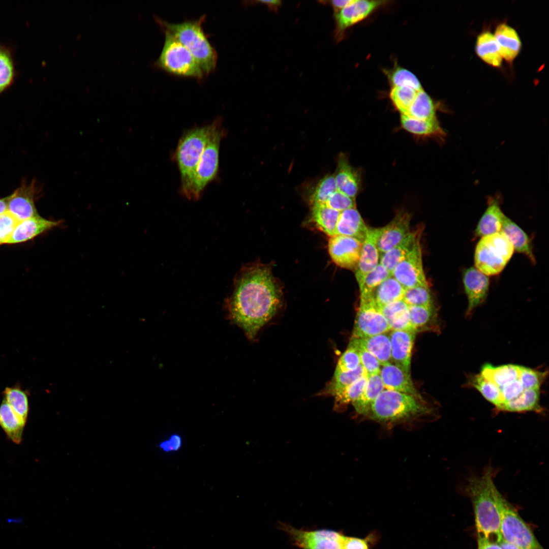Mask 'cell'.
<instances>
[{
	"label": "cell",
	"instance_id": "11",
	"mask_svg": "<svg viewBox=\"0 0 549 549\" xmlns=\"http://www.w3.org/2000/svg\"><path fill=\"white\" fill-rule=\"evenodd\" d=\"M387 2L384 1L354 0L350 5L334 12V36L337 41L339 42L342 40L348 28L367 18Z\"/></svg>",
	"mask_w": 549,
	"mask_h": 549
},
{
	"label": "cell",
	"instance_id": "2",
	"mask_svg": "<svg viewBox=\"0 0 549 549\" xmlns=\"http://www.w3.org/2000/svg\"><path fill=\"white\" fill-rule=\"evenodd\" d=\"M498 491L491 468L481 476L472 477L466 487L473 508L478 535L497 542L501 539L500 513L496 499Z\"/></svg>",
	"mask_w": 549,
	"mask_h": 549
},
{
	"label": "cell",
	"instance_id": "48",
	"mask_svg": "<svg viewBox=\"0 0 549 549\" xmlns=\"http://www.w3.org/2000/svg\"><path fill=\"white\" fill-rule=\"evenodd\" d=\"M403 300L408 306H433V302L428 286H418L405 289Z\"/></svg>",
	"mask_w": 549,
	"mask_h": 549
},
{
	"label": "cell",
	"instance_id": "33",
	"mask_svg": "<svg viewBox=\"0 0 549 549\" xmlns=\"http://www.w3.org/2000/svg\"><path fill=\"white\" fill-rule=\"evenodd\" d=\"M475 49L477 55L487 64L494 67L501 66L503 58L495 36L490 32L485 31L478 35Z\"/></svg>",
	"mask_w": 549,
	"mask_h": 549
},
{
	"label": "cell",
	"instance_id": "46",
	"mask_svg": "<svg viewBox=\"0 0 549 549\" xmlns=\"http://www.w3.org/2000/svg\"><path fill=\"white\" fill-rule=\"evenodd\" d=\"M386 74L392 87L406 86L417 91L423 89L417 77L406 69L396 66L387 71Z\"/></svg>",
	"mask_w": 549,
	"mask_h": 549
},
{
	"label": "cell",
	"instance_id": "7",
	"mask_svg": "<svg viewBox=\"0 0 549 549\" xmlns=\"http://www.w3.org/2000/svg\"><path fill=\"white\" fill-rule=\"evenodd\" d=\"M514 252V249L502 232L482 237L477 243L474 262L477 269L486 276L499 273Z\"/></svg>",
	"mask_w": 549,
	"mask_h": 549
},
{
	"label": "cell",
	"instance_id": "55",
	"mask_svg": "<svg viewBox=\"0 0 549 549\" xmlns=\"http://www.w3.org/2000/svg\"><path fill=\"white\" fill-rule=\"evenodd\" d=\"M500 389L503 401L502 405L505 402L517 397L525 389L518 379L500 388Z\"/></svg>",
	"mask_w": 549,
	"mask_h": 549
},
{
	"label": "cell",
	"instance_id": "37",
	"mask_svg": "<svg viewBox=\"0 0 549 549\" xmlns=\"http://www.w3.org/2000/svg\"><path fill=\"white\" fill-rule=\"evenodd\" d=\"M519 373L520 365L506 364L496 367L487 363L482 367L480 374L501 388L518 379Z\"/></svg>",
	"mask_w": 549,
	"mask_h": 549
},
{
	"label": "cell",
	"instance_id": "8",
	"mask_svg": "<svg viewBox=\"0 0 549 549\" xmlns=\"http://www.w3.org/2000/svg\"><path fill=\"white\" fill-rule=\"evenodd\" d=\"M223 131L220 118L214 127L204 148L190 186L185 194L189 199H198L207 184L216 177L219 168V149Z\"/></svg>",
	"mask_w": 549,
	"mask_h": 549
},
{
	"label": "cell",
	"instance_id": "24",
	"mask_svg": "<svg viewBox=\"0 0 549 549\" xmlns=\"http://www.w3.org/2000/svg\"><path fill=\"white\" fill-rule=\"evenodd\" d=\"M368 229L359 212L352 208L341 212L335 235L351 237L362 243Z\"/></svg>",
	"mask_w": 549,
	"mask_h": 549
},
{
	"label": "cell",
	"instance_id": "47",
	"mask_svg": "<svg viewBox=\"0 0 549 549\" xmlns=\"http://www.w3.org/2000/svg\"><path fill=\"white\" fill-rule=\"evenodd\" d=\"M368 380L367 374H364L336 395L335 408H341L355 401L364 390Z\"/></svg>",
	"mask_w": 549,
	"mask_h": 549
},
{
	"label": "cell",
	"instance_id": "41",
	"mask_svg": "<svg viewBox=\"0 0 549 549\" xmlns=\"http://www.w3.org/2000/svg\"><path fill=\"white\" fill-rule=\"evenodd\" d=\"M436 107L431 97L423 89L417 91L416 97L407 114L409 117L418 119L426 120L434 118Z\"/></svg>",
	"mask_w": 549,
	"mask_h": 549
},
{
	"label": "cell",
	"instance_id": "1",
	"mask_svg": "<svg viewBox=\"0 0 549 549\" xmlns=\"http://www.w3.org/2000/svg\"><path fill=\"white\" fill-rule=\"evenodd\" d=\"M234 289L226 301L228 317L252 340L279 308L280 289L270 268L261 265L244 268Z\"/></svg>",
	"mask_w": 549,
	"mask_h": 549
},
{
	"label": "cell",
	"instance_id": "36",
	"mask_svg": "<svg viewBox=\"0 0 549 549\" xmlns=\"http://www.w3.org/2000/svg\"><path fill=\"white\" fill-rule=\"evenodd\" d=\"M539 399L540 389H524L517 397L504 403L499 410L515 412H541Z\"/></svg>",
	"mask_w": 549,
	"mask_h": 549
},
{
	"label": "cell",
	"instance_id": "3",
	"mask_svg": "<svg viewBox=\"0 0 549 549\" xmlns=\"http://www.w3.org/2000/svg\"><path fill=\"white\" fill-rule=\"evenodd\" d=\"M206 18L202 15L198 19L170 23L155 16V19L163 31L170 34L193 55L207 75L216 69L218 54L204 33L202 23Z\"/></svg>",
	"mask_w": 549,
	"mask_h": 549
},
{
	"label": "cell",
	"instance_id": "59",
	"mask_svg": "<svg viewBox=\"0 0 549 549\" xmlns=\"http://www.w3.org/2000/svg\"><path fill=\"white\" fill-rule=\"evenodd\" d=\"M354 1V0H333L328 2L333 8L334 12H336L350 5Z\"/></svg>",
	"mask_w": 549,
	"mask_h": 549
},
{
	"label": "cell",
	"instance_id": "34",
	"mask_svg": "<svg viewBox=\"0 0 549 549\" xmlns=\"http://www.w3.org/2000/svg\"><path fill=\"white\" fill-rule=\"evenodd\" d=\"M25 425L4 399L0 405V426L9 439L20 444Z\"/></svg>",
	"mask_w": 549,
	"mask_h": 549
},
{
	"label": "cell",
	"instance_id": "56",
	"mask_svg": "<svg viewBox=\"0 0 549 549\" xmlns=\"http://www.w3.org/2000/svg\"><path fill=\"white\" fill-rule=\"evenodd\" d=\"M182 445L181 437L177 434L171 435L167 440L161 442L159 444L160 448L164 452L176 451L179 449Z\"/></svg>",
	"mask_w": 549,
	"mask_h": 549
},
{
	"label": "cell",
	"instance_id": "53",
	"mask_svg": "<svg viewBox=\"0 0 549 549\" xmlns=\"http://www.w3.org/2000/svg\"><path fill=\"white\" fill-rule=\"evenodd\" d=\"M325 205L342 212L347 209L355 208L356 204L354 198L337 190L329 197Z\"/></svg>",
	"mask_w": 549,
	"mask_h": 549
},
{
	"label": "cell",
	"instance_id": "18",
	"mask_svg": "<svg viewBox=\"0 0 549 549\" xmlns=\"http://www.w3.org/2000/svg\"><path fill=\"white\" fill-rule=\"evenodd\" d=\"M380 228H369L362 243L360 255L355 269V275L360 287L366 276L379 263V253L377 247Z\"/></svg>",
	"mask_w": 549,
	"mask_h": 549
},
{
	"label": "cell",
	"instance_id": "10",
	"mask_svg": "<svg viewBox=\"0 0 549 549\" xmlns=\"http://www.w3.org/2000/svg\"><path fill=\"white\" fill-rule=\"evenodd\" d=\"M294 544L301 549H342L343 535L329 530L306 531L282 525Z\"/></svg>",
	"mask_w": 549,
	"mask_h": 549
},
{
	"label": "cell",
	"instance_id": "12",
	"mask_svg": "<svg viewBox=\"0 0 549 549\" xmlns=\"http://www.w3.org/2000/svg\"><path fill=\"white\" fill-rule=\"evenodd\" d=\"M391 276L405 288L428 286L422 264L420 242L395 267Z\"/></svg>",
	"mask_w": 549,
	"mask_h": 549
},
{
	"label": "cell",
	"instance_id": "26",
	"mask_svg": "<svg viewBox=\"0 0 549 549\" xmlns=\"http://www.w3.org/2000/svg\"><path fill=\"white\" fill-rule=\"evenodd\" d=\"M494 35L502 58L512 62L520 52L522 46L516 30L505 23H501L497 26Z\"/></svg>",
	"mask_w": 549,
	"mask_h": 549
},
{
	"label": "cell",
	"instance_id": "14",
	"mask_svg": "<svg viewBox=\"0 0 549 549\" xmlns=\"http://www.w3.org/2000/svg\"><path fill=\"white\" fill-rule=\"evenodd\" d=\"M328 247L335 264L344 268L355 269L360 258L361 242L351 237L335 235L330 237Z\"/></svg>",
	"mask_w": 549,
	"mask_h": 549
},
{
	"label": "cell",
	"instance_id": "51",
	"mask_svg": "<svg viewBox=\"0 0 549 549\" xmlns=\"http://www.w3.org/2000/svg\"><path fill=\"white\" fill-rule=\"evenodd\" d=\"M360 364V358L357 350L348 345L346 351L339 359L334 373L352 371L356 370Z\"/></svg>",
	"mask_w": 549,
	"mask_h": 549
},
{
	"label": "cell",
	"instance_id": "20",
	"mask_svg": "<svg viewBox=\"0 0 549 549\" xmlns=\"http://www.w3.org/2000/svg\"><path fill=\"white\" fill-rule=\"evenodd\" d=\"M404 291L405 288L391 276L370 292L361 294L360 303L372 304L379 309L403 299Z\"/></svg>",
	"mask_w": 549,
	"mask_h": 549
},
{
	"label": "cell",
	"instance_id": "54",
	"mask_svg": "<svg viewBox=\"0 0 549 549\" xmlns=\"http://www.w3.org/2000/svg\"><path fill=\"white\" fill-rule=\"evenodd\" d=\"M18 223L8 211L0 215V245L7 243Z\"/></svg>",
	"mask_w": 549,
	"mask_h": 549
},
{
	"label": "cell",
	"instance_id": "60",
	"mask_svg": "<svg viewBox=\"0 0 549 549\" xmlns=\"http://www.w3.org/2000/svg\"><path fill=\"white\" fill-rule=\"evenodd\" d=\"M258 2H259L260 3H261V4H264V5L267 6L268 7V8L271 9L272 10H274V11H276L277 9L278 8V7H279L281 5V1H278V0H277V1L276 0L261 1H258Z\"/></svg>",
	"mask_w": 549,
	"mask_h": 549
},
{
	"label": "cell",
	"instance_id": "39",
	"mask_svg": "<svg viewBox=\"0 0 549 549\" xmlns=\"http://www.w3.org/2000/svg\"><path fill=\"white\" fill-rule=\"evenodd\" d=\"M364 374H367L361 364L354 371L341 373H334L331 380L322 391L319 393V395L334 397L343 389Z\"/></svg>",
	"mask_w": 549,
	"mask_h": 549
},
{
	"label": "cell",
	"instance_id": "29",
	"mask_svg": "<svg viewBox=\"0 0 549 549\" xmlns=\"http://www.w3.org/2000/svg\"><path fill=\"white\" fill-rule=\"evenodd\" d=\"M507 237L514 251L527 256L533 263L535 259L530 240L526 232L515 223L505 216L501 231Z\"/></svg>",
	"mask_w": 549,
	"mask_h": 549
},
{
	"label": "cell",
	"instance_id": "50",
	"mask_svg": "<svg viewBox=\"0 0 549 549\" xmlns=\"http://www.w3.org/2000/svg\"><path fill=\"white\" fill-rule=\"evenodd\" d=\"M390 276L391 273L384 266L379 263L365 277L359 287L360 295L370 292Z\"/></svg>",
	"mask_w": 549,
	"mask_h": 549
},
{
	"label": "cell",
	"instance_id": "16",
	"mask_svg": "<svg viewBox=\"0 0 549 549\" xmlns=\"http://www.w3.org/2000/svg\"><path fill=\"white\" fill-rule=\"evenodd\" d=\"M35 183H23L8 196V211L19 222L38 215L35 205Z\"/></svg>",
	"mask_w": 549,
	"mask_h": 549
},
{
	"label": "cell",
	"instance_id": "49",
	"mask_svg": "<svg viewBox=\"0 0 549 549\" xmlns=\"http://www.w3.org/2000/svg\"><path fill=\"white\" fill-rule=\"evenodd\" d=\"M546 375L545 372L520 366L518 380L525 389H540Z\"/></svg>",
	"mask_w": 549,
	"mask_h": 549
},
{
	"label": "cell",
	"instance_id": "40",
	"mask_svg": "<svg viewBox=\"0 0 549 549\" xmlns=\"http://www.w3.org/2000/svg\"><path fill=\"white\" fill-rule=\"evenodd\" d=\"M4 399L19 419L25 424L29 411L27 394L19 386L7 387L4 391Z\"/></svg>",
	"mask_w": 549,
	"mask_h": 549
},
{
	"label": "cell",
	"instance_id": "61",
	"mask_svg": "<svg viewBox=\"0 0 549 549\" xmlns=\"http://www.w3.org/2000/svg\"><path fill=\"white\" fill-rule=\"evenodd\" d=\"M501 549H521L518 546L501 539L498 541Z\"/></svg>",
	"mask_w": 549,
	"mask_h": 549
},
{
	"label": "cell",
	"instance_id": "45",
	"mask_svg": "<svg viewBox=\"0 0 549 549\" xmlns=\"http://www.w3.org/2000/svg\"><path fill=\"white\" fill-rule=\"evenodd\" d=\"M337 187L333 175H327L321 179L312 190L310 196L311 205H325Z\"/></svg>",
	"mask_w": 549,
	"mask_h": 549
},
{
	"label": "cell",
	"instance_id": "57",
	"mask_svg": "<svg viewBox=\"0 0 549 549\" xmlns=\"http://www.w3.org/2000/svg\"><path fill=\"white\" fill-rule=\"evenodd\" d=\"M342 549H369L366 539L343 536Z\"/></svg>",
	"mask_w": 549,
	"mask_h": 549
},
{
	"label": "cell",
	"instance_id": "21",
	"mask_svg": "<svg viewBox=\"0 0 549 549\" xmlns=\"http://www.w3.org/2000/svg\"><path fill=\"white\" fill-rule=\"evenodd\" d=\"M380 375L386 389L409 394L423 401L415 387L410 373L404 372L391 363L383 366L380 369Z\"/></svg>",
	"mask_w": 549,
	"mask_h": 549
},
{
	"label": "cell",
	"instance_id": "52",
	"mask_svg": "<svg viewBox=\"0 0 549 549\" xmlns=\"http://www.w3.org/2000/svg\"><path fill=\"white\" fill-rule=\"evenodd\" d=\"M349 345L354 347L357 351L360 364L364 368L368 377L379 374L380 372V364L377 359L364 348L354 345L349 342Z\"/></svg>",
	"mask_w": 549,
	"mask_h": 549
},
{
	"label": "cell",
	"instance_id": "6",
	"mask_svg": "<svg viewBox=\"0 0 549 549\" xmlns=\"http://www.w3.org/2000/svg\"><path fill=\"white\" fill-rule=\"evenodd\" d=\"M163 32L164 44L155 66L175 76L202 79L205 75L193 55L170 34Z\"/></svg>",
	"mask_w": 549,
	"mask_h": 549
},
{
	"label": "cell",
	"instance_id": "44",
	"mask_svg": "<svg viewBox=\"0 0 549 549\" xmlns=\"http://www.w3.org/2000/svg\"><path fill=\"white\" fill-rule=\"evenodd\" d=\"M417 91L406 86H393L389 98L393 106L401 115H406L417 94Z\"/></svg>",
	"mask_w": 549,
	"mask_h": 549
},
{
	"label": "cell",
	"instance_id": "5",
	"mask_svg": "<svg viewBox=\"0 0 549 549\" xmlns=\"http://www.w3.org/2000/svg\"><path fill=\"white\" fill-rule=\"evenodd\" d=\"M213 127L214 122L207 126L194 128L187 131L179 140L175 159L180 175L181 190L184 195L190 186Z\"/></svg>",
	"mask_w": 549,
	"mask_h": 549
},
{
	"label": "cell",
	"instance_id": "30",
	"mask_svg": "<svg viewBox=\"0 0 549 549\" xmlns=\"http://www.w3.org/2000/svg\"><path fill=\"white\" fill-rule=\"evenodd\" d=\"M379 309L392 330L414 332L410 323L408 305L403 299L384 305Z\"/></svg>",
	"mask_w": 549,
	"mask_h": 549
},
{
	"label": "cell",
	"instance_id": "38",
	"mask_svg": "<svg viewBox=\"0 0 549 549\" xmlns=\"http://www.w3.org/2000/svg\"><path fill=\"white\" fill-rule=\"evenodd\" d=\"M340 213L325 205H312L311 207L312 220L321 231L330 237L335 235Z\"/></svg>",
	"mask_w": 549,
	"mask_h": 549
},
{
	"label": "cell",
	"instance_id": "9",
	"mask_svg": "<svg viewBox=\"0 0 549 549\" xmlns=\"http://www.w3.org/2000/svg\"><path fill=\"white\" fill-rule=\"evenodd\" d=\"M496 499L500 513L501 539L520 548L543 549L531 529L498 491Z\"/></svg>",
	"mask_w": 549,
	"mask_h": 549
},
{
	"label": "cell",
	"instance_id": "43",
	"mask_svg": "<svg viewBox=\"0 0 549 549\" xmlns=\"http://www.w3.org/2000/svg\"><path fill=\"white\" fill-rule=\"evenodd\" d=\"M15 76L12 53L8 48L0 44V95L12 84Z\"/></svg>",
	"mask_w": 549,
	"mask_h": 549
},
{
	"label": "cell",
	"instance_id": "13",
	"mask_svg": "<svg viewBox=\"0 0 549 549\" xmlns=\"http://www.w3.org/2000/svg\"><path fill=\"white\" fill-rule=\"evenodd\" d=\"M391 330L379 309L372 304L360 303L351 338H365Z\"/></svg>",
	"mask_w": 549,
	"mask_h": 549
},
{
	"label": "cell",
	"instance_id": "28",
	"mask_svg": "<svg viewBox=\"0 0 549 549\" xmlns=\"http://www.w3.org/2000/svg\"><path fill=\"white\" fill-rule=\"evenodd\" d=\"M505 216L500 208L498 199H491L487 208L476 226V235L482 237L500 232Z\"/></svg>",
	"mask_w": 549,
	"mask_h": 549
},
{
	"label": "cell",
	"instance_id": "42",
	"mask_svg": "<svg viewBox=\"0 0 549 549\" xmlns=\"http://www.w3.org/2000/svg\"><path fill=\"white\" fill-rule=\"evenodd\" d=\"M468 383L474 387L488 401L495 406L499 410L503 404L500 388L494 383L484 377L481 374L472 376Z\"/></svg>",
	"mask_w": 549,
	"mask_h": 549
},
{
	"label": "cell",
	"instance_id": "31",
	"mask_svg": "<svg viewBox=\"0 0 549 549\" xmlns=\"http://www.w3.org/2000/svg\"><path fill=\"white\" fill-rule=\"evenodd\" d=\"M408 309L410 323L415 332L439 331V326L434 306H408Z\"/></svg>",
	"mask_w": 549,
	"mask_h": 549
},
{
	"label": "cell",
	"instance_id": "19",
	"mask_svg": "<svg viewBox=\"0 0 549 549\" xmlns=\"http://www.w3.org/2000/svg\"><path fill=\"white\" fill-rule=\"evenodd\" d=\"M415 332L392 330L389 334L392 361L401 370L410 373L411 357Z\"/></svg>",
	"mask_w": 549,
	"mask_h": 549
},
{
	"label": "cell",
	"instance_id": "23",
	"mask_svg": "<svg viewBox=\"0 0 549 549\" xmlns=\"http://www.w3.org/2000/svg\"><path fill=\"white\" fill-rule=\"evenodd\" d=\"M59 224L39 215L19 222L6 243L14 244L30 240Z\"/></svg>",
	"mask_w": 549,
	"mask_h": 549
},
{
	"label": "cell",
	"instance_id": "27",
	"mask_svg": "<svg viewBox=\"0 0 549 549\" xmlns=\"http://www.w3.org/2000/svg\"><path fill=\"white\" fill-rule=\"evenodd\" d=\"M420 231L411 232L401 242L387 252L380 255V263L391 273L397 264L420 242Z\"/></svg>",
	"mask_w": 549,
	"mask_h": 549
},
{
	"label": "cell",
	"instance_id": "63",
	"mask_svg": "<svg viewBox=\"0 0 549 549\" xmlns=\"http://www.w3.org/2000/svg\"><path fill=\"white\" fill-rule=\"evenodd\" d=\"M521 549H528V548H521Z\"/></svg>",
	"mask_w": 549,
	"mask_h": 549
},
{
	"label": "cell",
	"instance_id": "62",
	"mask_svg": "<svg viewBox=\"0 0 549 549\" xmlns=\"http://www.w3.org/2000/svg\"><path fill=\"white\" fill-rule=\"evenodd\" d=\"M8 211V196L0 199V215Z\"/></svg>",
	"mask_w": 549,
	"mask_h": 549
},
{
	"label": "cell",
	"instance_id": "4",
	"mask_svg": "<svg viewBox=\"0 0 549 549\" xmlns=\"http://www.w3.org/2000/svg\"><path fill=\"white\" fill-rule=\"evenodd\" d=\"M421 401L409 394L384 389L372 403L368 416L380 423H391L430 413L431 408Z\"/></svg>",
	"mask_w": 549,
	"mask_h": 549
},
{
	"label": "cell",
	"instance_id": "58",
	"mask_svg": "<svg viewBox=\"0 0 549 549\" xmlns=\"http://www.w3.org/2000/svg\"><path fill=\"white\" fill-rule=\"evenodd\" d=\"M477 549H501L498 542L478 535Z\"/></svg>",
	"mask_w": 549,
	"mask_h": 549
},
{
	"label": "cell",
	"instance_id": "15",
	"mask_svg": "<svg viewBox=\"0 0 549 549\" xmlns=\"http://www.w3.org/2000/svg\"><path fill=\"white\" fill-rule=\"evenodd\" d=\"M411 215L406 211H399L393 220L380 228L377 247L380 255L391 250L410 233Z\"/></svg>",
	"mask_w": 549,
	"mask_h": 549
},
{
	"label": "cell",
	"instance_id": "35",
	"mask_svg": "<svg viewBox=\"0 0 549 549\" xmlns=\"http://www.w3.org/2000/svg\"><path fill=\"white\" fill-rule=\"evenodd\" d=\"M368 377V382L362 392L352 403L357 413L367 416L372 403L385 388L380 374Z\"/></svg>",
	"mask_w": 549,
	"mask_h": 549
},
{
	"label": "cell",
	"instance_id": "32",
	"mask_svg": "<svg viewBox=\"0 0 549 549\" xmlns=\"http://www.w3.org/2000/svg\"><path fill=\"white\" fill-rule=\"evenodd\" d=\"M401 124L405 130L415 135L437 137L440 139L445 135L437 117L421 120L401 115Z\"/></svg>",
	"mask_w": 549,
	"mask_h": 549
},
{
	"label": "cell",
	"instance_id": "22",
	"mask_svg": "<svg viewBox=\"0 0 549 549\" xmlns=\"http://www.w3.org/2000/svg\"><path fill=\"white\" fill-rule=\"evenodd\" d=\"M333 176L338 190L355 199L360 188V174L351 166L346 155L339 156Z\"/></svg>",
	"mask_w": 549,
	"mask_h": 549
},
{
	"label": "cell",
	"instance_id": "17",
	"mask_svg": "<svg viewBox=\"0 0 549 549\" xmlns=\"http://www.w3.org/2000/svg\"><path fill=\"white\" fill-rule=\"evenodd\" d=\"M463 281L468 304L466 312L468 316L473 310L485 300L489 292L490 281L487 276L474 267L466 269Z\"/></svg>",
	"mask_w": 549,
	"mask_h": 549
},
{
	"label": "cell",
	"instance_id": "25",
	"mask_svg": "<svg viewBox=\"0 0 549 549\" xmlns=\"http://www.w3.org/2000/svg\"><path fill=\"white\" fill-rule=\"evenodd\" d=\"M350 343L364 348L373 354L381 365L392 362L390 338L387 332L365 338H351Z\"/></svg>",
	"mask_w": 549,
	"mask_h": 549
}]
</instances>
